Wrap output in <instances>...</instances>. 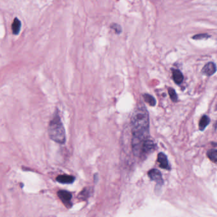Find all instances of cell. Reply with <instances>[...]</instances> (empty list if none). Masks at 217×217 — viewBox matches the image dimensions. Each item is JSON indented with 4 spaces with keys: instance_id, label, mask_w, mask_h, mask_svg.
Here are the masks:
<instances>
[{
    "instance_id": "cell-1",
    "label": "cell",
    "mask_w": 217,
    "mask_h": 217,
    "mask_svg": "<svg viewBox=\"0 0 217 217\" xmlns=\"http://www.w3.org/2000/svg\"><path fill=\"white\" fill-rule=\"evenodd\" d=\"M132 138H146L149 137V116L144 105L138 106L131 119Z\"/></svg>"
},
{
    "instance_id": "cell-14",
    "label": "cell",
    "mask_w": 217,
    "mask_h": 217,
    "mask_svg": "<svg viewBox=\"0 0 217 217\" xmlns=\"http://www.w3.org/2000/svg\"><path fill=\"white\" fill-rule=\"evenodd\" d=\"M210 37V35H208V34L203 33V34H198L194 35V36L192 37V39H196V40H201V39H208Z\"/></svg>"
},
{
    "instance_id": "cell-10",
    "label": "cell",
    "mask_w": 217,
    "mask_h": 217,
    "mask_svg": "<svg viewBox=\"0 0 217 217\" xmlns=\"http://www.w3.org/2000/svg\"><path fill=\"white\" fill-rule=\"evenodd\" d=\"M210 122V118L208 116L204 115L201 117L199 124V128L201 131H203Z\"/></svg>"
},
{
    "instance_id": "cell-8",
    "label": "cell",
    "mask_w": 217,
    "mask_h": 217,
    "mask_svg": "<svg viewBox=\"0 0 217 217\" xmlns=\"http://www.w3.org/2000/svg\"><path fill=\"white\" fill-rule=\"evenodd\" d=\"M21 26H22V24H21V22L20 20L15 17L14 20V21L12 22V24H11V31H12V33L14 34V35H17L19 34V33H20V31H21Z\"/></svg>"
},
{
    "instance_id": "cell-7",
    "label": "cell",
    "mask_w": 217,
    "mask_h": 217,
    "mask_svg": "<svg viewBox=\"0 0 217 217\" xmlns=\"http://www.w3.org/2000/svg\"><path fill=\"white\" fill-rule=\"evenodd\" d=\"M56 180L60 183L71 184L73 183L75 180V177L68 175H60L57 176Z\"/></svg>"
},
{
    "instance_id": "cell-11",
    "label": "cell",
    "mask_w": 217,
    "mask_h": 217,
    "mask_svg": "<svg viewBox=\"0 0 217 217\" xmlns=\"http://www.w3.org/2000/svg\"><path fill=\"white\" fill-rule=\"evenodd\" d=\"M143 98L145 101L149 104L150 106H155L156 104V101L155 99L153 97L152 95H150L148 94H143Z\"/></svg>"
},
{
    "instance_id": "cell-12",
    "label": "cell",
    "mask_w": 217,
    "mask_h": 217,
    "mask_svg": "<svg viewBox=\"0 0 217 217\" xmlns=\"http://www.w3.org/2000/svg\"><path fill=\"white\" fill-rule=\"evenodd\" d=\"M207 156L212 162L216 163L217 161V150L216 149L210 150L207 153Z\"/></svg>"
},
{
    "instance_id": "cell-5",
    "label": "cell",
    "mask_w": 217,
    "mask_h": 217,
    "mask_svg": "<svg viewBox=\"0 0 217 217\" xmlns=\"http://www.w3.org/2000/svg\"><path fill=\"white\" fill-rule=\"evenodd\" d=\"M216 67L215 63L213 62H209L203 67V68L201 70V72L205 75L210 77L216 73Z\"/></svg>"
},
{
    "instance_id": "cell-16",
    "label": "cell",
    "mask_w": 217,
    "mask_h": 217,
    "mask_svg": "<svg viewBox=\"0 0 217 217\" xmlns=\"http://www.w3.org/2000/svg\"><path fill=\"white\" fill-rule=\"evenodd\" d=\"M89 191L88 190V188H84V190L82 191V192L79 194V198H80L82 200H85L89 196Z\"/></svg>"
},
{
    "instance_id": "cell-6",
    "label": "cell",
    "mask_w": 217,
    "mask_h": 217,
    "mask_svg": "<svg viewBox=\"0 0 217 217\" xmlns=\"http://www.w3.org/2000/svg\"><path fill=\"white\" fill-rule=\"evenodd\" d=\"M157 161L161 168L167 169V170H170L171 169V168L169 164L167 155L165 153L163 152L159 153L157 156Z\"/></svg>"
},
{
    "instance_id": "cell-13",
    "label": "cell",
    "mask_w": 217,
    "mask_h": 217,
    "mask_svg": "<svg viewBox=\"0 0 217 217\" xmlns=\"http://www.w3.org/2000/svg\"><path fill=\"white\" fill-rule=\"evenodd\" d=\"M168 93L169 97H170L171 100H172V101L173 102H176L178 101V96L177 94L175 91V90L173 88L169 87L168 89Z\"/></svg>"
},
{
    "instance_id": "cell-3",
    "label": "cell",
    "mask_w": 217,
    "mask_h": 217,
    "mask_svg": "<svg viewBox=\"0 0 217 217\" xmlns=\"http://www.w3.org/2000/svg\"><path fill=\"white\" fill-rule=\"evenodd\" d=\"M57 196L59 198L61 201V202L67 208H72L73 205L72 203V193H70L67 191L60 190L57 192Z\"/></svg>"
},
{
    "instance_id": "cell-2",
    "label": "cell",
    "mask_w": 217,
    "mask_h": 217,
    "mask_svg": "<svg viewBox=\"0 0 217 217\" xmlns=\"http://www.w3.org/2000/svg\"><path fill=\"white\" fill-rule=\"evenodd\" d=\"M50 138L59 144H64L66 142L65 129L61 120L58 112L55 113L52 119L50 122L48 127Z\"/></svg>"
},
{
    "instance_id": "cell-15",
    "label": "cell",
    "mask_w": 217,
    "mask_h": 217,
    "mask_svg": "<svg viewBox=\"0 0 217 217\" xmlns=\"http://www.w3.org/2000/svg\"><path fill=\"white\" fill-rule=\"evenodd\" d=\"M110 27L115 31L117 34H120L122 33V27L116 23H113L110 25Z\"/></svg>"
},
{
    "instance_id": "cell-9",
    "label": "cell",
    "mask_w": 217,
    "mask_h": 217,
    "mask_svg": "<svg viewBox=\"0 0 217 217\" xmlns=\"http://www.w3.org/2000/svg\"><path fill=\"white\" fill-rule=\"evenodd\" d=\"M173 79L176 84H181L183 82L184 77L179 69H175L173 72Z\"/></svg>"
},
{
    "instance_id": "cell-4",
    "label": "cell",
    "mask_w": 217,
    "mask_h": 217,
    "mask_svg": "<svg viewBox=\"0 0 217 217\" xmlns=\"http://www.w3.org/2000/svg\"><path fill=\"white\" fill-rule=\"evenodd\" d=\"M148 175L149 176L150 180L155 181L157 182L158 185H163L164 183V180L162 176L161 173L156 169H152L151 170H150L148 173Z\"/></svg>"
}]
</instances>
